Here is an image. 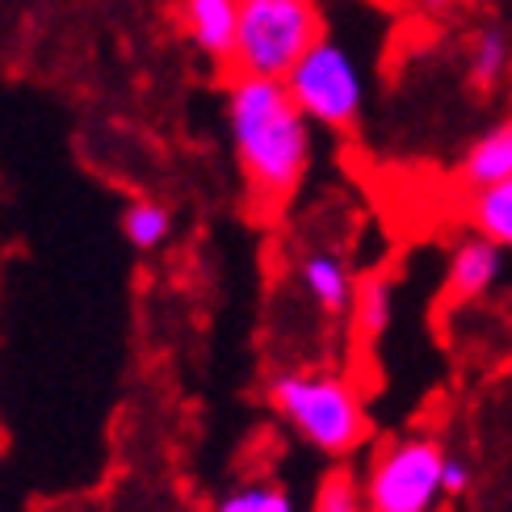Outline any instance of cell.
I'll return each instance as SVG.
<instances>
[{
    "mask_svg": "<svg viewBox=\"0 0 512 512\" xmlns=\"http://www.w3.org/2000/svg\"><path fill=\"white\" fill-rule=\"evenodd\" d=\"M445 458L450 450L429 433L391 437L370 458L361 487L370 512H437L445 496Z\"/></svg>",
    "mask_w": 512,
    "mask_h": 512,
    "instance_id": "obj_4",
    "label": "cell"
},
{
    "mask_svg": "<svg viewBox=\"0 0 512 512\" xmlns=\"http://www.w3.org/2000/svg\"><path fill=\"white\" fill-rule=\"evenodd\" d=\"M177 26L210 63L219 68L236 63L240 0H177Z\"/></svg>",
    "mask_w": 512,
    "mask_h": 512,
    "instance_id": "obj_7",
    "label": "cell"
},
{
    "mask_svg": "<svg viewBox=\"0 0 512 512\" xmlns=\"http://www.w3.org/2000/svg\"><path fill=\"white\" fill-rule=\"evenodd\" d=\"M508 177H512V114L492 122L487 131H479L458 160V185L466 194L508 181Z\"/></svg>",
    "mask_w": 512,
    "mask_h": 512,
    "instance_id": "obj_9",
    "label": "cell"
},
{
    "mask_svg": "<svg viewBox=\"0 0 512 512\" xmlns=\"http://www.w3.org/2000/svg\"><path fill=\"white\" fill-rule=\"evenodd\" d=\"M215 512H298V508L282 483H248L240 492H231Z\"/></svg>",
    "mask_w": 512,
    "mask_h": 512,
    "instance_id": "obj_15",
    "label": "cell"
},
{
    "mask_svg": "<svg viewBox=\"0 0 512 512\" xmlns=\"http://www.w3.org/2000/svg\"><path fill=\"white\" fill-rule=\"evenodd\" d=\"M286 89L315 126L336 131V135L353 131L361 122V110H366V72H361V59L353 55L349 42H340L332 34H324L294 63L286 76Z\"/></svg>",
    "mask_w": 512,
    "mask_h": 512,
    "instance_id": "obj_5",
    "label": "cell"
},
{
    "mask_svg": "<svg viewBox=\"0 0 512 512\" xmlns=\"http://www.w3.org/2000/svg\"><path fill=\"white\" fill-rule=\"evenodd\" d=\"M466 223L479 236L496 240L504 252H512V177L508 181H496L487 189H475L466 198Z\"/></svg>",
    "mask_w": 512,
    "mask_h": 512,
    "instance_id": "obj_12",
    "label": "cell"
},
{
    "mask_svg": "<svg viewBox=\"0 0 512 512\" xmlns=\"http://www.w3.org/2000/svg\"><path fill=\"white\" fill-rule=\"evenodd\" d=\"M227 135L256 206H286L315 160V122L298 110L286 80L244 76L227 84Z\"/></svg>",
    "mask_w": 512,
    "mask_h": 512,
    "instance_id": "obj_1",
    "label": "cell"
},
{
    "mask_svg": "<svg viewBox=\"0 0 512 512\" xmlns=\"http://www.w3.org/2000/svg\"><path fill=\"white\" fill-rule=\"evenodd\" d=\"M168 231H173V215H168V206H160V202H131L122 210V236L139 252L160 248L168 240Z\"/></svg>",
    "mask_w": 512,
    "mask_h": 512,
    "instance_id": "obj_13",
    "label": "cell"
},
{
    "mask_svg": "<svg viewBox=\"0 0 512 512\" xmlns=\"http://www.w3.org/2000/svg\"><path fill=\"white\" fill-rule=\"evenodd\" d=\"M311 512H370L366 504V487L353 471H332L315 492Z\"/></svg>",
    "mask_w": 512,
    "mask_h": 512,
    "instance_id": "obj_14",
    "label": "cell"
},
{
    "mask_svg": "<svg viewBox=\"0 0 512 512\" xmlns=\"http://www.w3.org/2000/svg\"><path fill=\"white\" fill-rule=\"evenodd\" d=\"M471 483H475L471 462H466L462 454H450V458H445V496L458 500V496L471 492Z\"/></svg>",
    "mask_w": 512,
    "mask_h": 512,
    "instance_id": "obj_16",
    "label": "cell"
},
{
    "mask_svg": "<svg viewBox=\"0 0 512 512\" xmlns=\"http://www.w3.org/2000/svg\"><path fill=\"white\" fill-rule=\"evenodd\" d=\"M466 80L479 93H496L512 80V30L504 21H487L466 47Z\"/></svg>",
    "mask_w": 512,
    "mask_h": 512,
    "instance_id": "obj_10",
    "label": "cell"
},
{
    "mask_svg": "<svg viewBox=\"0 0 512 512\" xmlns=\"http://www.w3.org/2000/svg\"><path fill=\"white\" fill-rule=\"evenodd\" d=\"M273 412L324 458H353L370 441V412L357 382L336 370H282L269 378Z\"/></svg>",
    "mask_w": 512,
    "mask_h": 512,
    "instance_id": "obj_2",
    "label": "cell"
},
{
    "mask_svg": "<svg viewBox=\"0 0 512 512\" xmlns=\"http://www.w3.org/2000/svg\"><path fill=\"white\" fill-rule=\"evenodd\" d=\"M353 332L361 345H378L387 328L395 324V282L387 273H370V277H357V290H353Z\"/></svg>",
    "mask_w": 512,
    "mask_h": 512,
    "instance_id": "obj_11",
    "label": "cell"
},
{
    "mask_svg": "<svg viewBox=\"0 0 512 512\" xmlns=\"http://www.w3.org/2000/svg\"><path fill=\"white\" fill-rule=\"evenodd\" d=\"M324 9L315 0H240L236 63L244 76L286 80L290 68L324 38Z\"/></svg>",
    "mask_w": 512,
    "mask_h": 512,
    "instance_id": "obj_3",
    "label": "cell"
},
{
    "mask_svg": "<svg viewBox=\"0 0 512 512\" xmlns=\"http://www.w3.org/2000/svg\"><path fill=\"white\" fill-rule=\"evenodd\" d=\"M298 286H303V294L319 311L336 319V315H349L357 277H353V269L345 265V256L340 252L311 248L303 261H298Z\"/></svg>",
    "mask_w": 512,
    "mask_h": 512,
    "instance_id": "obj_8",
    "label": "cell"
},
{
    "mask_svg": "<svg viewBox=\"0 0 512 512\" xmlns=\"http://www.w3.org/2000/svg\"><path fill=\"white\" fill-rule=\"evenodd\" d=\"M504 277V248L496 240L479 236V231H466V236L450 248V261H445V277H441V303L445 307H466L487 298Z\"/></svg>",
    "mask_w": 512,
    "mask_h": 512,
    "instance_id": "obj_6",
    "label": "cell"
}]
</instances>
